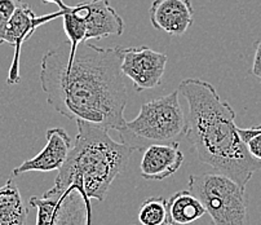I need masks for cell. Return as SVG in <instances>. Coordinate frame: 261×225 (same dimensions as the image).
<instances>
[{
  "mask_svg": "<svg viewBox=\"0 0 261 225\" xmlns=\"http://www.w3.org/2000/svg\"><path fill=\"white\" fill-rule=\"evenodd\" d=\"M69 48L66 40L43 56L39 78L48 105L67 119L119 131L127 122L128 103L122 47L82 42L74 57H69Z\"/></svg>",
  "mask_w": 261,
  "mask_h": 225,
  "instance_id": "6da1fadb",
  "label": "cell"
},
{
  "mask_svg": "<svg viewBox=\"0 0 261 225\" xmlns=\"http://www.w3.org/2000/svg\"><path fill=\"white\" fill-rule=\"evenodd\" d=\"M177 89L189 108L185 137L198 159L246 188L253 173L261 170V161L252 157L239 136L234 109L202 79H184Z\"/></svg>",
  "mask_w": 261,
  "mask_h": 225,
  "instance_id": "7a4b0ae2",
  "label": "cell"
},
{
  "mask_svg": "<svg viewBox=\"0 0 261 225\" xmlns=\"http://www.w3.org/2000/svg\"><path fill=\"white\" fill-rule=\"evenodd\" d=\"M76 127L75 142L55 185L44 195H57L69 186H76L89 199L105 201L111 184L124 172L135 150L115 141L105 127L84 120H76Z\"/></svg>",
  "mask_w": 261,
  "mask_h": 225,
  "instance_id": "3957f363",
  "label": "cell"
},
{
  "mask_svg": "<svg viewBox=\"0 0 261 225\" xmlns=\"http://www.w3.org/2000/svg\"><path fill=\"white\" fill-rule=\"evenodd\" d=\"M188 119L180 104L178 89L144 103L136 118L118 131L120 142L132 150H144L154 144L180 142L186 136Z\"/></svg>",
  "mask_w": 261,
  "mask_h": 225,
  "instance_id": "277c9868",
  "label": "cell"
},
{
  "mask_svg": "<svg viewBox=\"0 0 261 225\" xmlns=\"http://www.w3.org/2000/svg\"><path fill=\"white\" fill-rule=\"evenodd\" d=\"M188 189L203 203L211 225H251L246 188L228 176L217 172L190 175Z\"/></svg>",
  "mask_w": 261,
  "mask_h": 225,
  "instance_id": "5b68a950",
  "label": "cell"
},
{
  "mask_svg": "<svg viewBox=\"0 0 261 225\" xmlns=\"http://www.w3.org/2000/svg\"><path fill=\"white\" fill-rule=\"evenodd\" d=\"M36 209V225H91V202L76 186L57 195L31 197Z\"/></svg>",
  "mask_w": 261,
  "mask_h": 225,
  "instance_id": "8992f818",
  "label": "cell"
},
{
  "mask_svg": "<svg viewBox=\"0 0 261 225\" xmlns=\"http://www.w3.org/2000/svg\"><path fill=\"white\" fill-rule=\"evenodd\" d=\"M168 56L146 45L141 47H122L123 75L132 81L137 92L158 87L166 71Z\"/></svg>",
  "mask_w": 261,
  "mask_h": 225,
  "instance_id": "52a82bcc",
  "label": "cell"
},
{
  "mask_svg": "<svg viewBox=\"0 0 261 225\" xmlns=\"http://www.w3.org/2000/svg\"><path fill=\"white\" fill-rule=\"evenodd\" d=\"M67 9V8H66ZM66 9H59L49 14L38 16L33 12V9L26 4L21 3L20 7L12 16L6 31V43L13 47V60H12L11 67H9L7 83L17 84L21 82L20 74V59H21V48L23 43L30 39L33 34L38 30V28L50 22V21L64 16Z\"/></svg>",
  "mask_w": 261,
  "mask_h": 225,
  "instance_id": "ba28073f",
  "label": "cell"
},
{
  "mask_svg": "<svg viewBox=\"0 0 261 225\" xmlns=\"http://www.w3.org/2000/svg\"><path fill=\"white\" fill-rule=\"evenodd\" d=\"M72 8L86 23L84 42L120 36L124 33V21L109 0H84Z\"/></svg>",
  "mask_w": 261,
  "mask_h": 225,
  "instance_id": "9c48e42d",
  "label": "cell"
},
{
  "mask_svg": "<svg viewBox=\"0 0 261 225\" xmlns=\"http://www.w3.org/2000/svg\"><path fill=\"white\" fill-rule=\"evenodd\" d=\"M45 137L47 144L42 152L16 167L13 170L14 176L26 172H50L60 170L64 166L72 147L67 132L61 127H53L47 130Z\"/></svg>",
  "mask_w": 261,
  "mask_h": 225,
  "instance_id": "30bf717a",
  "label": "cell"
},
{
  "mask_svg": "<svg viewBox=\"0 0 261 225\" xmlns=\"http://www.w3.org/2000/svg\"><path fill=\"white\" fill-rule=\"evenodd\" d=\"M149 16L154 29L181 36L194 22V8L190 0H154Z\"/></svg>",
  "mask_w": 261,
  "mask_h": 225,
  "instance_id": "8fae6325",
  "label": "cell"
},
{
  "mask_svg": "<svg viewBox=\"0 0 261 225\" xmlns=\"http://www.w3.org/2000/svg\"><path fill=\"white\" fill-rule=\"evenodd\" d=\"M184 159L178 142L150 145L144 149L140 173L145 180L162 181L175 175L182 166Z\"/></svg>",
  "mask_w": 261,
  "mask_h": 225,
  "instance_id": "7c38bea8",
  "label": "cell"
},
{
  "mask_svg": "<svg viewBox=\"0 0 261 225\" xmlns=\"http://www.w3.org/2000/svg\"><path fill=\"white\" fill-rule=\"evenodd\" d=\"M29 212L20 189L9 178L0 186V225H28Z\"/></svg>",
  "mask_w": 261,
  "mask_h": 225,
  "instance_id": "4fadbf2b",
  "label": "cell"
},
{
  "mask_svg": "<svg viewBox=\"0 0 261 225\" xmlns=\"http://www.w3.org/2000/svg\"><path fill=\"white\" fill-rule=\"evenodd\" d=\"M167 210L168 220L180 225L192 224L207 214L199 198L189 189L180 190L167 199Z\"/></svg>",
  "mask_w": 261,
  "mask_h": 225,
  "instance_id": "5bb4252c",
  "label": "cell"
},
{
  "mask_svg": "<svg viewBox=\"0 0 261 225\" xmlns=\"http://www.w3.org/2000/svg\"><path fill=\"white\" fill-rule=\"evenodd\" d=\"M139 221L141 225H163L168 220L167 199L163 197H149L139 209Z\"/></svg>",
  "mask_w": 261,
  "mask_h": 225,
  "instance_id": "9a60e30c",
  "label": "cell"
},
{
  "mask_svg": "<svg viewBox=\"0 0 261 225\" xmlns=\"http://www.w3.org/2000/svg\"><path fill=\"white\" fill-rule=\"evenodd\" d=\"M238 132L252 157L261 161V126H253L250 128L238 127Z\"/></svg>",
  "mask_w": 261,
  "mask_h": 225,
  "instance_id": "2e32d148",
  "label": "cell"
},
{
  "mask_svg": "<svg viewBox=\"0 0 261 225\" xmlns=\"http://www.w3.org/2000/svg\"><path fill=\"white\" fill-rule=\"evenodd\" d=\"M21 3V0H0V44L6 43V31L8 23Z\"/></svg>",
  "mask_w": 261,
  "mask_h": 225,
  "instance_id": "e0dca14e",
  "label": "cell"
},
{
  "mask_svg": "<svg viewBox=\"0 0 261 225\" xmlns=\"http://www.w3.org/2000/svg\"><path fill=\"white\" fill-rule=\"evenodd\" d=\"M255 47V55H253L252 66H251L250 72L255 79H257L261 83V36L253 44Z\"/></svg>",
  "mask_w": 261,
  "mask_h": 225,
  "instance_id": "ac0fdd59",
  "label": "cell"
},
{
  "mask_svg": "<svg viewBox=\"0 0 261 225\" xmlns=\"http://www.w3.org/2000/svg\"><path fill=\"white\" fill-rule=\"evenodd\" d=\"M42 2L44 4H56V6H59L60 9H66L69 7L64 3V0H42Z\"/></svg>",
  "mask_w": 261,
  "mask_h": 225,
  "instance_id": "d6986e66",
  "label": "cell"
},
{
  "mask_svg": "<svg viewBox=\"0 0 261 225\" xmlns=\"http://www.w3.org/2000/svg\"><path fill=\"white\" fill-rule=\"evenodd\" d=\"M163 225H177V224H175V222H172V221H170V220H167L166 222H164Z\"/></svg>",
  "mask_w": 261,
  "mask_h": 225,
  "instance_id": "ffe728a7",
  "label": "cell"
}]
</instances>
